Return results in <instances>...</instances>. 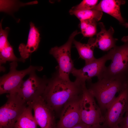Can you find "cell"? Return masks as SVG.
Segmentation results:
<instances>
[{"label": "cell", "instance_id": "7c38bea8", "mask_svg": "<svg viewBox=\"0 0 128 128\" xmlns=\"http://www.w3.org/2000/svg\"><path fill=\"white\" fill-rule=\"evenodd\" d=\"M82 98L69 101L64 105L55 128H72L82 122L80 110Z\"/></svg>", "mask_w": 128, "mask_h": 128}, {"label": "cell", "instance_id": "6da1fadb", "mask_svg": "<svg viewBox=\"0 0 128 128\" xmlns=\"http://www.w3.org/2000/svg\"><path fill=\"white\" fill-rule=\"evenodd\" d=\"M86 82L76 79L74 82L60 77L57 71L48 79L42 96L46 103L59 117L64 105L69 102L81 98L86 87Z\"/></svg>", "mask_w": 128, "mask_h": 128}, {"label": "cell", "instance_id": "ffe728a7", "mask_svg": "<svg viewBox=\"0 0 128 128\" xmlns=\"http://www.w3.org/2000/svg\"><path fill=\"white\" fill-rule=\"evenodd\" d=\"M81 32L85 37H91L97 32V22L94 20L80 21Z\"/></svg>", "mask_w": 128, "mask_h": 128}, {"label": "cell", "instance_id": "e0dca14e", "mask_svg": "<svg viewBox=\"0 0 128 128\" xmlns=\"http://www.w3.org/2000/svg\"><path fill=\"white\" fill-rule=\"evenodd\" d=\"M95 39L91 38L87 44L82 43L74 39L73 43L78 53L79 57L84 60L85 64L90 63L96 59L94 55L93 45Z\"/></svg>", "mask_w": 128, "mask_h": 128}, {"label": "cell", "instance_id": "603a6c76", "mask_svg": "<svg viewBox=\"0 0 128 128\" xmlns=\"http://www.w3.org/2000/svg\"><path fill=\"white\" fill-rule=\"evenodd\" d=\"M119 126L122 128H128V110Z\"/></svg>", "mask_w": 128, "mask_h": 128}, {"label": "cell", "instance_id": "9c48e42d", "mask_svg": "<svg viewBox=\"0 0 128 128\" xmlns=\"http://www.w3.org/2000/svg\"><path fill=\"white\" fill-rule=\"evenodd\" d=\"M128 110V86L119 93L107 110L102 124L107 128L119 126Z\"/></svg>", "mask_w": 128, "mask_h": 128}, {"label": "cell", "instance_id": "2e32d148", "mask_svg": "<svg viewBox=\"0 0 128 128\" xmlns=\"http://www.w3.org/2000/svg\"><path fill=\"white\" fill-rule=\"evenodd\" d=\"M7 61L24 62L25 60L21 57L18 58L15 56L7 38L3 37L0 39V67L2 64H5Z\"/></svg>", "mask_w": 128, "mask_h": 128}, {"label": "cell", "instance_id": "8fae6325", "mask_svg": "<svg viewBox=\"0 0 128 128\" xmlns=\"http://www.w3.org/2000/svg\"><path fill=\"white\" fill-rule=\"evenodd\" d=\"M28 105L32 106L34 112L35 119L40 128H55L56 123L55 113L42 96L37 98Z\"/></svg>", "mask_w": 128, "mask_h": 128}, {"label": "cell", "instance_id": "ac0fdd59", "mask_svg": "<svg viewBox=\"0 0 128 128\" xmlns=\"http://www.w3.org/2000/svg\"><path fill=\"white\" fill-rule=\"evenodd\" d=\"M31 106L27 105L15 123L14 128H37Z\"/></svg>", "mask_w": 128, "mask_h": 128}, {"label": "cell", "instance_id": "4fadbf2b", "mask_svg": "<svg viewBox=\"0 0 128 128\" xmlns=\"http://www.w3.org/2000/svg\"><path fill=\"white\" fill-rule=\"evenodd\" d=\"M126 1L121 0H102L92 9L107 13L116 18L119 24L126 28L128 27V23L123 18L120 11V6L125 4Z\"/></svg>", "mask_w": 128, "mask_h": 128}, {"label": "cell", "instance_id": "44dd1931", "mask_svg": "<svg viewBox=\"0 0 128 128\" xmlns=\"http://www.w3.org/2000/svg\"><path fill=\"white\" fill-rule=\"evenodd\" d=\"M97 0H84L79 4L73 7V10H84L92 9L97 4Z\"/></svg>", "mask_w": 128, "mask_h": 128}, {"label": "cell", "instance_id": "ba28073f", "mask_svg": "<svg viewBox=\"0 0 128 128\" xmlns=\"http://www.w3.org/2000/svg\"><path fill=\"white\" fill-rule=\"evenodd\" d=\"M10 71L7 74L0 77V94H9L14 92L23 80L24 77L34 71H40L41 66L30 65L27 68L21 70L17 69V62H13L9 64Z\"/></svg>", "mask_w": 128, "mask_h": 128}, {"label": "cell", "instance_id": "8992f818", "mask_svg": "<svg viewBox=\"0 0 128 128\" xmlns=\"http://www.w3.org/2000/svg\"><path fill=\"white\" fill-rule=\"evenodd\" d=\"M36 71L29 74L28 78L23 80L14 92L27 104L42 96L47 86L48 79L45 76L42 78L38 76ZM13 92V93H14Z\"/></svg>", "mask_w": 128, "mask_h": 128}, {"label": "cell", "instance_id": "7a4b0ae2", "mask_svg": "<svg viewBox=\"0 0 128 128\" xmlns=\"http://www.w3.org/2000/svg\"><path fill=\"white\" fill-rule=\"evenodd\" d=\"M91 80L87 81V88L96 101L105 116L117 96L116 94L128 86V76L111 79L101 78L94 83Z\"/></svg>", "mask_w": 128, "mask_h": 128}, {"label": "cell", "instance_id": "7402d4cb", "mask_svg": "<svg viewBox=\"0 0 128 128\" xmlns=\"http://www.w3.org/2000/svg\"><path fill=\"white\" fill-rule=\"evenodd\" d=\"M72 128H107L102 124L90 125L81 122Z\"/></svg>", "mask_w": 128, "mask_h": 128}, {"label": "cell", "instance_id": "52a82bcc", "mask_svg": "<svg viewBox=\"0 0 128 128\" xmlns=\"http://www.w3.org/2000/svg\"><path fill=\"white\" fill-rule=\"evenodd\" d=\"M95 100L86 86L80 103L82 122L90 125L103 123L104 116Z\"/></svg>", "mask_w": 128, "mask_h": 128}, {"label": "cell", "instance_id": "30bf717a", "mask_svg": "<svg viewBox=\"0 0 128 128\" xmlns=\"http://www.w3.org/2000/svg\"><path fill=\"white\" fill-rule=\"evenodd\" d=\"M112 54L110 50L107 53L102 57L96 58L94 60L87 64L81 69L74 68L71 72L76 79L85 82L91 80L92 78L97 77L98 79L101 76L106 67L107 61L111 60Z\"/></svg>", "mask_w": 128, "mask_h": 128}, {"label": "cell", "instance_id": "5b68a950", "mask_svg": "<svg viewBox=\"0 0 128 128\" xmlns=\"http://www.w3.org/2000/svg\"><path fill=\"white\" fill-rule=\"evenodd\" d=\"M80 32L77 30L70 35L67 41L60 46L51 48L50 54L55 58L58 64L57 70L61 78L65 80H70L69 75L74 67L71 56V49L75 37Z\"/></svg>", "mask_w": 128, "mask_h": 128}, {"label": "cell", "instance_id": "d6986e66", "mask_svg": "<svg viewBox=\"0 0 128 128\" xmlns=\"http://www.w3.org/2000/svg\"><path fill=\"white\" fill-rule=\"evenodd\" d=\"M69 13L75 16L80 21L94 20L97 22L100 20L103 15L102 12L94 9L77 10L71 9Z\"/></svg>", "mask_w": 128, "mask_h": 128}, {"label": "cell", "instance_id": "9a60e30c", "mask_svg": "<svg viewBox=\"0 0 128 128\" xmlns=\"http://www.w3.org/2000/svg\"><path fill=\"white\" fill-rule=\"evenodd\" d=\"M30 25L27 44L21 43L18 48L21 57L25 60L28 58L31 53L37 50L40 41V34L38 29L32 22L30 23Z\"/></svg>", "mask_w": 128, "mask_h": 128}, {"label": "cell", "instance_id": "277c9868", "mask_svg": "<svg viewBox=\"0 0 128 128\" xmlns=\"http://www.w3.org/2000/svg\"><path fill=\"white\" fill-rule=\"evenodd\" d=\"M7 96L6 102L0 108V128H14L27 105L15 93L9 94Z\"/></svg>", "mask_w": 128, "mask_h": 128}, {"label": "cell", "instance_id": "5bb4252c", "mask_svg": "<svg viewBox=\"0 0 128 128\" xmlns=\"http://www.w3.org/2000/svg\"><path fill=\"white\" fill-rule=\"evenodd\" d=\"M99 25L101 30L96 34L93 46L104 51L110 50L116 46L115 43L118 40L113 37L114 32V28L111 26L107 30L103 23H99Z\"/></svg>", "mask_w": 128, "mask_h": 128}, {"label": "cell", "instance_id": "cb8c5ba5", "mask_svg": "<svg viewBox=\"0 0 128 128\" xmlns=\"http://www.w3.org/2000/svg\"><path fill=\"white\" fill-rule=\"evenodd\" d=\"M114 128H122L119 126H118Z\"/></svg>", "mask_w": 128, "mask_h": 128}, {"label": "cell", "instance_id": "3957f363", "mask_svg": "<svg viewBox=\"0 0 128 128\" xmlns=\"http://www.w3.org/2000/svg\"><path fill=\"white\" fill-rule=\"evenodd\" d=\"M122 41L124 44L116 46L110 50L112 54L111 62L105 67L101 76L104 78H115L128 76V36L123 37Z\"/></svg>", "mask_w": 128, "mask_h": 128}]
</instances>
